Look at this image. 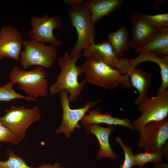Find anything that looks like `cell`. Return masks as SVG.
<instances>
[{
	"instance_id": "27",
	"label": "cell",
	"mask_w": 168,
	"mask_h": 168,
	"mask_svg": "<svg viewBox=\"0 0 168 168\" xmlns=\"http://www.w3.org/2000/svg\"><path fill=\"white\" fill-rule=\"evenodd\" d=\"M63 1L65 4L70 5L71 7L77 5L84 2L83 0H63Z\"/></svg>"
},
{
	"instance_id": "3",
	"label": "cell",
	"mask_w": 168,
	"mask_h": 168,
	"mask_svg": "<svg viewBox=\"0 0 168 168\" xmlns=\"http://www.w3.org/2000/svg\"><path fill=\"white\" fill-rule=\"evenodd\" d=\"M10 81L17 84L18 88L27 96L35 99L47 96L49 93V81L44 68L37 66L34 69L26 71L15 66L10 72Z\"/></svg>"
},
{
	"instance_id": "25",
	"label": "cell",
	"mask_w": 168,
	"mask_h": 168,
	"mask_svg": "<svg viewBox=\"0 0 168 168\" xmlns=\"http://www.w3.org/2000/svg\"><path fill=\"white\" fill-rule=\"evenodd\" d=\"M116 141L121 147L124 153V162L119 165V168H131L134 167L136 163L131 147H127L119 137L116 138Z\"/></svg>"
},
{
	"instance_id": "29",
	"label": "cell",
	"mask_w": 168,
	"mask_h": 168,
	"mask_svg": "<svg viewBox=\"0 0 168 168\" xmlns=\"http://www.w3.org/2000/svg\"><path fill=\"white\" fill-rule=\"evenodd\" d=\"M156 168H159V167H155Z\"/></svg>"
},
{
	"instance_id": "23",
	"label": "cell",
	"mask_w": 168,
	"mask_h": 168,
	"mask_svg": "<svg viewBox=\"0 0 168 168\" xmlns=\"http://www.w3.org/2000/svg\"><path fill=\"white\" fill-rule=\"evenodd\" d=\"M163 152H149L145 151L139 153L134 155L136 165L142 168L148 162H153L154 165L159 166L163 163Z\"/></svg>"
},
{
	"instance_id": "8",
	"label": "cell",
	"mask_w": 168,
	"mask_h": 168,
	"mask_svg": "<svg viewBox=\"0 0 168 168\" xmlns=\"http://www.w3.org/2000/svg\"><path fill=\"white\" fill-rule=\"evenodd\" d=\"M138 146L149 152H163L168 139V119L147 123L138 132Z\"/></svg>"
},
{
	"instance_id": "13",
	"label": "cell",
	"mask_w": 168,
	"mask_h": 168,
	"mask_svg": "<svg viewBox=\"0 0 168 168\" xmlns=\"http://www.w3.org/2000/svg\"><path fill=\"white\" fill-rule=\"evenodd\" d=\"M132 26V36L129 46L136 50L148 41L159 30L148 24L143 19L141 13L134 11L130 18Z\"/></svg>"
},
{
	"instance_id": "18",
	"label": "cell",
	"mask_w": 168,
	"mask_h": 168,
	"mask_svg": "<svg viewBox=\"0 0 168 168\" xmlns=\"http://www.w3.org/2000/svg\"><path fill=\"white\" fill-rule=\"evenodd\" d=\"M80 121L83 125L103 124L109 125H121L133 130L131 120L127 118L120 119L114 117L110 113L102 114L99 109L88 110Z\"/></svg>"
},
{
	"instance_id": "2",
	"label": "cell",
	"mask_w": 168,
	"mask_h": 168,
	"mask_svg": "<svg viewBox=\"0 0 168 168\" xmlns=\"http://www.w3.org/2000/svg\"><path fill=\"white\" fill-rule=\"evenodd\" d=\"M82 67L87 83L111 90L119 85L124 88L130 86L128 73L122 75L118 69L101 60L86 59Z\"/></svg>"
},
{
	"instance_id": "16",
	"label": "cell",
	"mask_w": 168,
	"mask_h": 168,
	"mask_svg": "<svg viewBox=\"0 0 168 168\" xmlns=\"http://www.w3.org/2000/svg\"><path fill=\"white\" fill-rule=\"evenodd\" d=\"M124 2L123 0H86L85 3L95 24L102 18L120 8Z\"/></svg>"
},
{
	"instance_id": "6",
	"label": "cell",
	"mask_w": 168,
	"mask_h": 168,
	"mask_svg": "<svg viewBox=\"0 0 168 168\" xmlns=\"http://www.w3.org/2000/svg\"><path fill=\"white\" fill-rule=\"evenodd\" d=\"M22 45L24 49L21 51L19 60L24 69L34 65L50 68L58 58L56 47L52 45L31 40H23Z\"/></svg>"
},
{
	"instance_id": "19",
	"label": "cell",
	"mask_w": 168,
	"mask_h": 168,
	"mask_svg": "<svg viewBox=\"0 0 168 168\" xmlns=\"http://www.w3.org/2000/svg\"><path fill=\"white\" fill-rule=\"evenodd\" d=\"M108 40L117 56L120 57L129 48V35L128 29L122 26L117 30L107 35Z\"/></svg>"
},
{
	"instance_id": "24",
	"label": "cell",
	"mask_w": 168,
	"mask_h": 168,
	"mask_svg": "<svg viewBox=\"0 0 168 168\" xmlns=\"http://www.w3.org/2000/svg\"><path fill=\"white\" fill-rule=\"evenodd\" d=\"M141 15L148 24L159 30L163 28L168 27V13L154 15H145L141 13Z\"/></svg>"
},
{
	"instance_id": "17",
	"label": "cell",
	"mask_w": 168,
	"mask_h": 168,
	"mask_svg": "<svg viewBox=\"0 0 168 168\" xmlns=\"http://www.w3.org/2000/svg\"><path fill=\"white\" fill-rule=\"evenodd\" d=\"M127 73L130 85L138 92V96L134 102L135 105H138L148 98L147 95L151 83V75L142 69L136 67L132 68Z\"/></svg>"
},
{
	"instance_id": "21",
	"label": "cell",
	"mask_w": 168,
	"mask_h": 168,
	"mask_svg": "<svg viewBox=\"0 0 168 168\" xmlns=\"http://www.w3.org/2000/svg\"><path fill=\"white\" fill-rule=\"evenodd\" d=\"M8 159L5 161H0V168H55L59 164L43 165L36 167L27 165L26 161L19 155H16L10 150L7 151Z\"/></svg>"
},
{
	"instance_id": "5",
	"label": "cell",
	"mask_w": 168,
	"mask_h": 168,
	"mask_svg": "<svg viewBox=\"0 0 168 168\" xmlns=\"http://www.w3.org/2000/svg\"><path fill=\"white\" fill-rule=\"evenodd\" d=\"M0 116V122L21 142L25 137L26 131L32 124L41 118L40 108L35 106L30 108L24 106L12 105Z\"/></svg>"
},
{
	"instance_id": "11",
	"label": "cell",
	"mask_w": 168,
	"mask_h": 168,
	"mask_svg": "<svg viewBox=\"0 0 168 168\" xmlns=\"http://www.w3.org/2000/svg\"><path fill=\"white\" fill-rule=\"evenodd\" d=\"M82 55L86 59L101 60L124 74L132 68L128 59L117 56L108 40L92 44L84 49Z\"/></svg>"
},
{
	"instance_id": "7",
	"label": "cell",
	"mask_w": 168,
	"mask_h": 168,
	"mask_svg": "<svg viewBox=\"0 0 168 168\" xmlns=\"http://www.w3.org/2000/svg\"><path fill=\"white\" fill-rule=\"evenodd\" d=\"M140 115L131 122L133 130L138 132L147 123L162 120L168 115V89L148 98L138 105Z\"/></svg>"
},
{
	"instance_id": "10",
	"label": "cell",
	"mask_w": 168,
	"mask_h": 168,
	"mask_svg": "<svg viewBox=\"0 0 168 168\" xmlns=\"http://www.w3.org/2000/svg\"><path fill=\"white\" fill-rule=\"evenodd\" d=\"M31 29L28 31L31 40L43 43H49L56 47L62 43L54 35V30L62 26L61 18L58 16H51L47 14L41 17L34 16L30 20Z\"/></svg>"
},
{
	"instance_id": "12",
	"label": "cell",
	"mask_w": 168,
	"mask_h": 168,
	"mask_svg": "<svg viewBox=\"0 0 168 168\" xmlns=\"http://www.w3.org/2000/svg\"><path fill=\"white\" fill-rule=\"evenodd\" d=\"M23 41L21 33L16 27L10 26L2 27L0 30V59L8 58L19 60Z\"/></svg>"
},
{
	"instance_id": "15",
	"label": "cell",
	"mask_w": 168,
	"mask_h": 168,
	"mask_svg": "<svg viewBox=\"0 0 168 168\" xmlns=\"http://www.w3.org/2000/svg\"><path fill=\"white\" fill-rule=\"evenodd\" d=\"M132 67H135L141 63L151 61L156 63L159 67L161 78V84L157 90V93H161L168 87V58H162L153 52H140L136 58L129 60Z\"/></svg>"
},
{
	"instance_id": "22",
	"label": "cell",
	"mask_w": 168,
	"mask_h": 168,
	"mask_svg": "<svg viewBox=\"0 0 168 168\" xmlns=\"http://www.w3.org/2000/svg\"><path fill=\"white\" fill-rule=\"evenodd\" d=\"M14 84L10 81L4 85L0 87V101L9 102L17 99H22L28 101H36L33 97L25 96L16 92L13 89Z\"/></svg>"
},
{
	"instance_id": "1",
	"label": "cell",
	"mask_w": 168,
	"mask_h": 168,
	"mask_svg": "<svg viewBox=\"0 0 168 168\" xmlns=\"http://www.w3.org/2000/svg\"><path fill=\"white\" fill-rule=\"evenodd\" d=\"M82 56L80 54L72 57L66 52L58 59L61 71L56 81L49 86V93L53 96L66 91L69 94V102H76L81 96L87 82L83 78L80 82L78 77L84 74L82 66L77 65V61Z\"/></svg>"
},
{
	"instance_id": "4",
	"label": "cell",
	"mask_w": 168,
	"mask_h": 168,
	"mask_svg": "<svg viewBox=\"0 0 168 168\" xmlns=\"http://www.w3.org/2000/svg\"><path fill=\"white\" fill-rule=\"evenodd\" d=\"M67 12L72 26L76 28L77 34V40L70 54L73 57L81 54L82 50L95 43V27L84 1L71 7Z\"/></svg>"
},
{
	"instance_id": "9",
	"label": "cell",
	"mask_w": 168,
	"mask_h": 168,
	"mask_svg": "<svg viewBox=\"0 0 168 168\" xmlns=\"http://www.w3.org/2000/svg\"><path fill=\"white\" fill-rule=\"evenodd\" d=\"M61 104L63 113L62 120L60 125L55 129L57 134L63 133L66 137L70 138L72 133L74 132L76 128L79 129L81 126L79 124L84 116L89 109L99 103L101 100L90 101L87 102L81 108L72 109L69 106L68 94L64 90L60 93Z\"/></svg>"
},
{
	"instance_id": "14",
	"label": "cell",
	"mask_w": 168,
	"mask_h": 168,
	"mask_svg": "<svg viewBox=\"0 0 168 168\" xmlns=\"http://www.w3.org/2000/svg\"><path fill=\"white\" fill-rule=\"evenodd\" d=\"M84 126L85 132L94 135L98 140L100 148L97 152V157L99 159L106 157L117 160V156L111 148L109 141L110 133L114 129L113 126L104 127L99 124H94Z\"/></svg>"
},
{
	"instance_id": "26",
	"label": "cell",
	"mask_w": 168,
	"mask_h": 168,
	"mask_svg": "<svg viewBox=\"0 0 168 168\" xmlns=\"http://www.w3.org/2000/svg\"><path fill=\"white\" fill-rule=\"evenodd\" d=\"M0 142L17 145L20 142L14 134L0 122Z\"/></svg>"
},
{
	"instance_id": "20",
	"label": "cell",
	"mask_w": 168,
	"mask_h": 168,
	"mask_svg": "<svg viewBox=\"0 0 168 168\" xmlns=\"http://www.w3.org/2000/svg\"><path fill=\"white\" fill-rule=\"evenodd\" d=\"M168 48V27L160 30L145 44L136 50L138 52H153L155 53Z\"/></svg>"
},
{
	"instance_id": "28",
	"label": "cell",
	"mask_w": 168,
	"mask_h": 168,
	"mask_svg": "<svg viewBox=\"0 0 168 168\" xmlns=\"http://www.w3.org/2000/svg\"><path fill=\"white\" fill-rule=\"evenodd\" d=\"M55 168H64L63 167H61L60 166V164L58 165Z\"/></svg>"
}]
</instances>
